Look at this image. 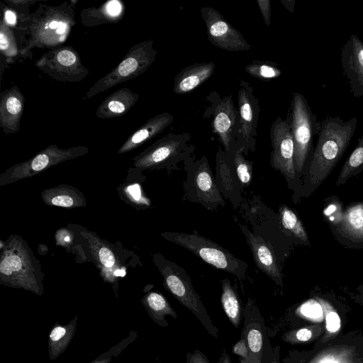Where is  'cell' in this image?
<instances>
[{
  "mask_svg": "<svg viewBox=\"0 0 363 363\" xmlns=\"http://www.w3.org/2000/svg\"><path fill=\"white\" fill-rule=\"evenodd\" d=\"M35 65L45 74L59 82H80L89 73L83 65L78 52L71 46L61 45L50 49L44 52Z\"/></svg>",
  "mask_w": 363,
  "mask_h": 363,
  "instance_id": "30bf717a",
  "label": "cell"
},
{
  "mask_svg": "<svg viewBox=\"0 0 363 363\" xmlns=\"http://www.w3.org/2000/svg\"><path fill=\"white\" fill-rule=\"evenodd\" d=\"M139 94L128 88H122L111 94L98 106L96 116L110 119L121 116L137 103Z\"/></svg>",
  "mask_w": 363,
  "mask_h": 363,
  "instance_id": "7402d4cb",
  "label": "cell"
},
{
  "mask_svg": "<svg viewBox=\"0 0 363 363\" xmlns=\"http://www.w3.org/2000/svg\"><path fill=\"white\" fill-rule=\"evenodd\" d=\"M281 222L284 228L306 245H310L308 234L297 215L287 206L279 208Z\"/></svg>",
  "mask_w": 363,
  "mask_h": 363,
  "instance_id": "f546056e",
  "label": "cell"
},
{
  "mask_svg": "<svg viewBox=\"0 0 363 363\" xmlns=\"http://www.w3.org/2000/svg\"><path fill=\"white\" fill-rule=\"evenodd\" d=\"M157 54L152 40H143L134 45L115 68L89 88L85 94L86 98L91 99L97 94L143 74L155 61Z\"/></svg>",
  "mask_w": 363,
  "mask_h": 363,
  "instance_id": "5b68a950",
  "label": "cell"
},
{
  "mask_svg": "<svg viewBox=\"0 0 363 363\" xmlns=\"http://www.w3.org/2000/svg\"><path fill=\"white\" fill-rule=\"evenodd\" d=\"M128 190L135 200H140L141 193L140 186L138 184L130 186Z\"/></svg>",
  "mask_w": 363,
  "mask_h": 363,
  "instance_id": "b9f144b4",
  "label": "cell"
},
{
  "mask_svg": "<svg viewBox=\"0 0 363 363\" xmlns=\"http://www.w3.org/2000/svg\"><path fill=\"white\" fill-rule=\"evenodd\" d=\"M357 124V117L344 121L339 116H326L320 121L318 141L306 179V196L313 193L331 173L347 150Z\"/></svg>",
  "mask_w": 363,
  "mask_h": 363,
  "instance_id": "6da1fadb",
  "label": "cell"
},
{
  "mask_svg": "<svg viewBox=\"0 0 363 363\" xmlns=\"http://www.w3.org/2000/svg\"><path fill=\"white\" fill-rule=\"evenodd\" d=\"M244 332L249 348L247 363H264L267 335L264 319L255 301L249 298L243 311Z\"/></svg>",
  "mask_w": 363,
  "mask_h": 363,
  "instance_id": "5bb4252c",
  "label": "cell"
},
{
  "mask_svg": "<svg viewBox=\"0 0 363 363\" xmlns=\"http://www.w3.org/2000/svg\"><path fill=\"white\" fill-rule=\"evenodd\" d=\"M158 258L165 289L199 319L209 335L218 340V329L213 325L200 296L194 289L189 275L177 264L162 256Z\"/></svg>",
  "mask_w": 363,
  "mask_h": 363,
  "instance_id": "277c9868",
  "label": "cell"
},
{
  "mask_svg": "<svg viewBox=\"0 0 363 363\" xmlns=\"http://www.w3.org/2000/svg\"><path fill=\"white\" fill-rule=\"evenodd\" d=\"M218 363H232L231 358L225 348L223 349Z\"/></svg>",
  "mask_w": 363,
  "mask_h": 363,
  "instance_id": "7bdbcfd3",
  "label": "cell"
},
{
  "mask_svg": "<svg viewBox=\"0 0 363 363\" xmlns=\"http://www.w3.org/2000/svg\"><path fill=\"white\" fill-rule=\"evenodd\" d=\"M24 104V96L17 86L1 94L0 126L4 133H15L19 130Z\"/></svg>",
  "mask_w": 363,
  "mask_h": 363,
  "instance_id": "ac0fdd59",
  "label": "cell"
},
{
  "mask_svg": "<svg viewBox=\"0 0 363 363\" xmlns=\"http://www.w3.org/2000/svg\"><path fill=\"white\" fill-rule=\"evenodd\" d=\"M335 226V234L353 244H363V201L350 203Z\"/></svg>",
  "mask_w": 363,
  "mask_h": 363,
  "instance_id": "ffe728a7",
  "label": "cell"
},
{
  "mask_svg": "<svg viewBox=\"0 0 363 363\" xmlns=\"http://www.w3.org/2000/svg\"><path fill=\"white\" fill-rule=\"evenodd\" d=\"M240 227L258 269L277 285L282 286V274L272 247L262 238L252 233L245 225L240 224Z\"/></svg>",
  "mask_w": 363,
  "mask_h": 363,
  "instance_id": "e0dca14e",
  "label": "cell"
},
{
  "mask_svg": "<svg viewBox=\"0 0 363 363\" xmlns=\"http://www.w3.org/2000/svg\"><path fill=\"white\" fill-rule=\"evenodd\" d=\"M211 106L204 114L211 116L212 132L218 135L224 152L231 156L236 150V135L238 125V109L233 102L232 94L220 97L216 91L207 96Z\"/></svg>",
  "mask_w": 363,
  "mask_h": 363,
  "instance_id": "9c48e42d",
  "label": "cell"
},
{
  "mask_svg": "<svg viewBox=\"0 0 363 363\" xmlns=\"http://www.w3.org/2000/svg\"><path fill=\"white\" fill-rule=\"evenodd\" d=\"M162 236L188 250L206 263L232 274L240 281L247 276L248 264L245 261L235 257L218 243L199 235L196 230L191 234L167 232Z\"/></svg>",
  "mask_w": 363,
  "mask_h": 363,
  "instance_id": "3957f363",
  "label": "cell"
},
{
  "mask_svg": "<svg viewBox=\"0 0 363 363\" xmlns=\"http://www.w3.org/2000/svg\"><path fill=\"white\" fill-rule=\"evenodd\" d=\"M99 259L106 267H111L115 263L112 252L107 247H102L99 251Z\"/></svg>",
  "mask_w": 363,
  "mask_h": 363,
  "instance_id": "ab89813d",
  "label": "cell"
},
{
  "mask_svg": "<svg viewBox=\"0 0 363 363\" xmlns=\"http://www.w3.org/2000/svg\"><path fill=\"white\" fill-rule=\"evenodd\" d=\"M137 337L138 332L132 330L127 337L89 363H111L113 359L119 355L129 345L134 342Z\"/></svg>",
  "mask_w": 363,
  "mask_h": 363,
  "instance_id": "d6a6232c",
  "label": "cell"
},
{
  "mask_svg": "<svg viewBox=\"0 0 363 363\" xmlns=\"http://www.w3.org/2000/svg\"><path fill=\"white\" fill-rule=\"evenodd\" d=\"M125 14V7L118 0L106 1L99 7L83 9L81 22L86 26H95L104 23H115L121 20Z\"/></svg>",
  "mask_w": 363,
  "mask_h": 363,
  "instance_id": "603a6c76",
  "label": "cell"
},
{
  "mask_svg": "<svg viewBox=\"0 0 363 363\" xmlns=\"http://www.w3.org/2000/svg\"><path fill=\"white\" fill-rule=\"evenodd\" d=\"M363 292V291H362Z\"/></svg>",
  "mask_w": 363,
  "mask_h": 363,
  "instance_id": "7dc6e473",
  "label": "cell"
},
{
  "mask_svg": "<svg viewBox=\"0 0 363 363\" xmlns=\"http://www.w3.org/2000/svg\"><path fill=\"white\" fill-rule=\"evenodd\" d=\"M3 10V18L2 19L11 28H17L18 26V13L13 9L6 7L2 6Z\"/></svg>",
  "mask_w": 363,
  "mask_h": 363,
  "instance_id": "74e56055",
  "label": "cell"
},
{
  "mask_svg": "<svg viewBox=\"0 0 363 363\" xmlns=\"http://www.w3.org/2000/svg\"><path fill=\"white\" fill-rule=\"evenodd\" d=\"M340 63L355 98L363 96V43L355 35H350L340 52Z\"/></svg>",
  "mask_w": 363,
  "mask_h": 363,
  "instance_id": "9a60e30c",
  "label": "cell"
},
{
  "mask_svg": "<svg viewBox=\"0 0 363 363\" xmlns=\"http://www.w3.org/2000/svg\"><path fill=\"white\" fill-rule=\"evenodd\" d=\"M242 149H237L232 155L233 162L239 182L243 187L248 186L252 181V162L247 160Z\"/></svg>",
  "mask_w": 363,
  "mask_h": 363,
  "instance_id": "1f68e13d",
  "label": "cell"
},
{
  "mask_svg": "<svg viewBox=\"0 0 363 363\" xmlns=\"http://www.w3.org/2000/svg\"><path fill=\"white\" fill-rule=\"evenodd\" d=\"M174 119V116L168 112L159 113L150 118L129 136L118 150V153H123L136 148L155 138L169 127Z\"/></svg>",
  "mask_w": 363,
  "mask_h": 363,
  "instance_id": "44dd1931",
  "label": "cell"
},
{
  "mask_svg": "<svg viewBox=\"0 0 363 363\" xmlns=\"http://www.w3.org/2000/svg\"><path fill=\"white\" fill-rule=\"evenodd\" d=\"M269 136L272 148L271 164L290 183L297 176L294 167V143L290 118L284 120L277 117L272 124Z\"/></svg>",
  "mask_w": 363,
  "mask_h": 363,
  "instance_id": "4fadbf2b",
  "label": "cell"
},
{
  "mask_svg": "<svg viewBox=\"0 0 363 363\" xmlns=\"http://www.w3.org/2000/svg\"><path fill=\"white\" fill-rule=\"evenodd\" d=\"M12 28L9 27L3 19L0 23V52L5 57L6 62L13 63L20 54V49Z\"/></svg>",
  "mask_w": 363,
  "mask_h": 363,
  "instance_id": "f1b7e54d",
  "label": "cell"
},
{
  "mask_svg": "<svg viewBox=\"0 0 363 363\" xmlns=\"http://www.w3.org/2000/svg\"><path fill=\"white\" fill-rule=\"evenodd\" d=\"M280 350L281 347L279 345L272 347L268 338L264 347V363H281Z\"/></svg>",
  "mask_w": 363,
  "mask_h": 363,
  "instance_id": "e575fe53",
  "label": "cell"
},
{
  "mask_svg": "<svg viewBox=\"0 0 363 363\" xmlns=\"http://www.w3.org/2000/svg\"><path fill=\"white\" fill-rule=\"evenodd\" d=\"M238 109L236 150L240 148L247 155L255 150L260 107L252 86L245 80H241L238 85Z\"/></svg>",
  "mask_w": 363,
  "mask_h": 363,
  "instance_id": "8fae6325",
  "label": "cell"
},
{
  "mask_svg": "<svg viewBox=\"0 0 363 363\" xmlns=\"http://www.w3.org/2000/svg\"><path fill=\"white\" fill-rule=\"evenodd\" d=\"M257 4L260 13L262 16L264 23L267 27L271 24V1L270 0H257Z\"/></svg>",
  "mask_w": 363,
  "mask_h": 363,
  "instance_id": "8d00e7d4",
  "label": "cell"
},
{
  "mask_svg": "<svg viewBox=\"0 0 363 363\" xmlns=\"http://www.w3.org/2000/svg\"><path fill=\"white\" fill-rule=\"evenodd\" d=\"M323 332V327L320 324H313L298 329L292 330L284 333L281 340L290 344H300L313 341Z\"/></svg>",
  "mask_w": 363,
  "mask_h": 363,
  "instance_id": "4dcf8cb0",
  "label": "cell"
},
{
  "mask_svg": "<svg viewBox=\"0 0 363 363\" xmlns=\"http://www.w3.org/2000/svg\"><path fill=\"white\" fill-rule=\"evenodd\" d=\"M51 203L57 206L70 207L73 206V199L67 195H59L51 199Z\"/></svg>",
  "mask_w": 363,
  "mask_h": 363,
  "instance_id": "60d3db41",
  "label": "cell"
},
{
  "mask_svg": "<svg viewBox=\"0 0 363 363\" xmlns=\"http://www.w3.org/2000/svg\"><path fill=\"white\" fill-rule=\"evenodd\" d=\"M191 138L187 133H169L141 153L137 164L144 167L178 169L179 163L194 155L195 146Z\"/></svg>",
  "mask_w": 363,
  "mask_h": 363,
  "instance_id": "ba28073f",
  "label": "cell"
},
{
  "mask_svg": "<svg viewBox=\"0 0 363 363\" xmlns=\"http://www.w3.org/2000/svg\"><path fill=\"white\" fill-rule=\"evenodd\" d=\"M216 184L223 198L228 199L234 208L242 201V186L237 177L232 155L228 156L219 148L216 156Z\"/></svg>",
  "mask_w": 363,
  "mask_h": 363,
  "instance_id": "2e32d148",
  "label": "cell"
},
{
  "mask_svg": "<svg viewBox=\"0 0 363 363\" xmlns=\"http://www.w3.org/2000/svg\"><path fill=\"white\" fill-rule=\"evenodd\" d=\"M245 72L251 77L268 82L281 75L277 63L271 60H253L245 67Z\"/></svg>",
  "mask_w": 363,
  "mask_h": 363,
  "instance_id": "83f0119b",
  "label": "cell"
},
{
  "mask_svg": "<svg viewBox=\"0 0 363 363\" xmlns=\"http://www.w3.org/2000/svg\"><path fill=\"white\" fill-rule=\"evenodd\" d=\"M114 274L116 277H124L125 275V272L124 269H116Z\"/></svg>",
  "mask_w": 363,
  "mask_h": 363,
  "instance_id": "ee69618b",
  "label": "cell"
},
{
  "mask_svg": "<svg viewBox=\"0 0 363 363\" xmlns=\"http://www.w3.org/2000/svg\"><path fill=\"white\" fill-rule=\"evenodd\" d=\"M200 13L206 28L208 40L213 45L230 52L247 51L252 48L242 34L216 9L202 6Z\"/></svg>",
  "mask_w": 363,
  "mask_h": 363,
  "instance_id": "7c38bea8",
  "label": "cell"
},
{
  "mask_svg": "<svg viewBox=\"0 0 363 363\" xmlns=\"http://www.w3.org/2000/svg\"><path fill=\"white\" fill-rule=\"evenodd\" d=\"M65 240L66 242H69V238L68 236L65 237Z\"/></svg>",
  "mask_w": 363,
  "mask_h": 363,
  "instance_id": "bcb514c9",
  "label": "cell"
},
{
  "mask_svg": "<svg viewBox=\"0 0 363 363\" xmlns=\"http://www.w3.org/2000/svg\"><path fill=\"white\" fill-rule=\"evenodd\" d=\"M186 363H210L207 356L196 349L193 352H188L186 355Z\"/></svg>",
  "mask_w": 363,
  "mask_h": 363,
  "instance_id": "f35d334b",
  "label": "cell"
},
{
  "mask_svg": "<svg viewBox=\"0 0 363 363\" xmlns=\"http://www.w3.org/2000/svg\"><path fill=\"white\" fill-rule=\"evenodd\" d=\"M142 303L150 318L159 326L165 328L169 325L165 318L166 315H169L174 319L177 318V312L160 293H148L143 297Z\"/></svg>",
  "mask_w": 363,
  "mask_h": 363,
  "instance_id": "d4e9b609",
  "label": "cell"
},
{
  "mask_svg": "<svg viewBox=\"0 0 363 363\" xmlns=\"http://www.w3.org/2000/svg\"><path fill=\"white\" fill-rule=\"evenodd\" d=\"M238 363H247V360L239 357Z\"/></svg>",
  "mask_w": 363,
  "mask_h": 363,
  "instance_id": "f6af8a7d",
  "label": "cell"
},
{
  "mask_svg": "<svg viewBox=\"0 0 363 363\" xmlns=\"http://www.w3.org/2000/svg\"><path fill=\"white\" fill-rule=\"evenodd\" d=\"M232 353L245 359H248L249 348L245 335L242 330L240 340L232 347Z\"/></svg>",
  "mask_w": 363,
  "mask_h": 363,
  "instance_id": "d590c367",
  "label": "cell"
},
{
  "mask_svg": "<svg viewBox=\"0 0 363 363\" xmlns=\"http://www.w3.org/2000/svg\"><path fill=\"white\" fill-rule=\"evenodd\" d=\"M74 16V7L69 2L59 6L40 5L19 29L25 36L21 55H27L35 48L52 49L61 46L76 23Z\"/></svg>",
  "mask_w": 363,
  "mask_h": 363,
  "instance_id": "7a4b0ae2",
  "label": "cell"
},
{
  "mask_svg": "<svg viewBox=\"0 0 363 363\" xmlns=\"http://www.w3.org/2000/svg\"><path fill=\"white\" fill-rule=\"evenodd\" d=\"M290 125L294 143L296 175L305 168L313 147V139L320 130V122L303 94L294 92L291 102Z\"/></svg>",
  "mask_w": 363,
  "mask_h": 363,
  "instance_id": "8992f818",
  "label": "cell"
},
{
  "mask_svg": "<svg viewBox=\"0 0 363 363\" xmlns=\"http://www.w3.org/2000/svg\"><path fill=\"white\" fill-rule=\"evenodd\" d=\"M221 287L220 303L223 310L231 324L238 328L243 318L242 303L228 279L221 280Z\"/></svg>",
  "mask_w": 363,
  "mask_h": 363,
  "instance_id": "484cf974",
  "label": "cell"
},
{
  "mask_svg": "<svg viewBox=\"0 0 363 363\" xmlns=\"http://www.w3.org/2000/svg\"><path fill=\"white\" fill-rule=\"evenodd\" d=\"M213 62H196L184 67L174 77L173 92L186 94L205 83L214 73Z\"/></svg>",
  "mask_w": 363,
  "mask_h": 363,
  "instance_id": "d6986e66",
  "label": "cell"
},
{
  "mask_svg": "<svg viewBox=\"0 0 363 363\" xmlns=\"http://www.w3.org/2000/svg\"><path fill=\"white\" fill-rule=\"evenodd\" d=\"M186 172L184 181L185 198L196 202L204 208L215 211L218 206H224L225 202L215 182V177L206 157L199 159L192 155L184 162Z\"/></svg>",
  "mask_w": 363,
  "mask_h": 363,
  "instance_id": "52a82bcc",
  "label": "cell"
},
{
  "mask_svg": "<svg viewBox=\"0 0 363 363\" xmlns=\"http://www.w3.org/2000/svg\"><path fill=\"white\" fill-rule=\"evenodd\" d=\"M363 170V133L355 148L342 166L336 181V185L344 184L349 179L355 177Z\"/></svg>",
  "mask_w": 363,
  "mask_h": 363,
  "instance_id": "4316f807",
  "label": "cell"
},
{
  "mask_svg": "<svg viewBox=\"0 0 363 363\" xmlns=\"http://www.w3.org/2000/svg\"><path fill=\"white\" fill-rule=\"evenodd\" d=\"M77 315L67 324L60 325L56 323L49 333L48 352L51 360L62 354L71 342L77 327Z\"/></svg>",
  "mask_w": 363,
  "mask_h": 363,
  "instance_id": "cb8c5ba5",
  "label": "cell"
},
{
  "mask_svg": "<svg viewBox=\"0 0 363 363\" xmlns=\"http://www.w3.org/2000/svg\"><path fill=\"white\" fill-rule=\"evenodd\" d=\"M322 304L324 309L326 329V335L323 338V342H325L339 331L340 319L337 313L328 303L322 301Z\"/></svg>",
  "mask_w": 363,
  "mask_h": 363,
  "instance_id": "836d02e7",
  "label": "cell"
}]
</instances>
